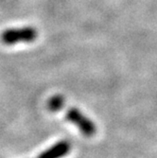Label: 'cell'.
<instances>
[{"label":"cell","instance_id":"3957f363","mask_svg":"<svg viewBox=\"0 0 157 158\" xmlns=\"http://www.w3.org/2000/svg\"><path fill=\"white\" fill-rule=\"evenodd\" d=\"M70 150V143L66 140H61L43 152L37 158H63L69 153Z\"/></svg>","mask_w":157,"mask_h":158},{"label":"cell","instance_id":"6da1fadb","mask_svg":"<svg viewBox=\"0 0 157 158\" xmlns=\"http://www.w3.org/2000/svg\"><path fill=\"white\" fill-rule=\"evenodd\" d=\"M38 31L34 27L25 26L8 28L0 35V40L6 46H13L21 43H32L36 40Z\"/></svg>","mask_w":157,"mask_h":158},{"label":"cell","instance_id":"7a4b0ae2","mask_svg":"<svg viewBox=\"0 0 157 158\" xmlns=\"http://www.w3.org/2000/svg\"><path fill=\"white\" fill-rule=\"evenodd\" d=\"M65 118L70 123L76 125L81 133L86 136H92L97 132V127L95 123L88 118L85 114L79 109L73 107L70 108L65 114Z\"/></svg>","mask_w":157,"mask_h":158},{"label":"cell","instance_id":"277c9868","mask_svg":"<svg viewBox=\"0 0 157 158\" xmlns=\"http://www.w3.org/2000/svg\"><path fill=\"white\" fill-rule=\"evenodd\" d=\"M64 98L61 95L53 96L52 98H49L48 102V109L52 112L60 111L64 107Z\"/></svg>","mask_w":157,"mask_h":158}]
</instances>
